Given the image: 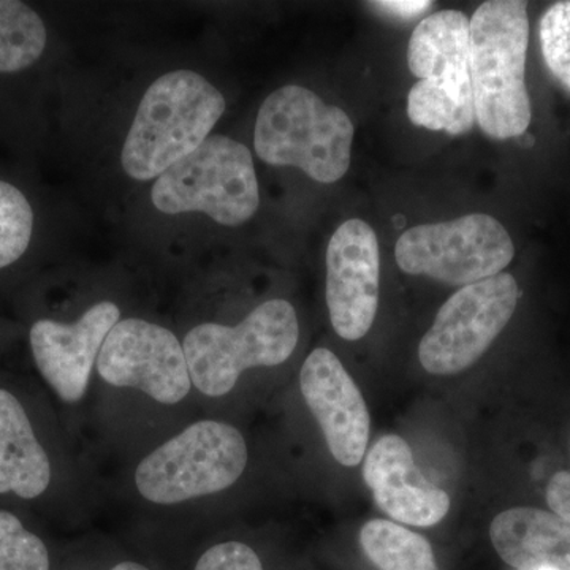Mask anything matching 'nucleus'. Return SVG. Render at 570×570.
<instances>
[{"mask_svg": "<svg viewBox=\"0 0 570 570\" xmlns=\"http://www.w3.org/2000/svg\"><path fill=\"white\" fill-rule=\"evenodd\" d=\"M528 43L527 2L490 0L469 20L475 121L494 140L521 137L530 127L532 107L524 78Z\"/></svg>", "mask_w": 570, "mask_h": 570, "instance_id": "obj_1", "label": "nucleus"}, {"mask_svg": "<svg viewBox=\"0 0 570 570\" xmlns=\"http://www.w3.org/2000/svg\"><path fill=\"white\" fill-rule=\"evenodd\" d=\"M227 108L223 94L193 70L165 73L142 96L121 154L137 181L159 178L209 137Z\"/></svg>", "mask_w": 570, "mask_h": 570, "instance_id": "obj_2", "label": "nucleus"}, {"mask_svg": "<svg viewBox=\"0 0 570 570\" xmlns=\"http://www.w3.org/2000/svg\"><path fill=\"white\" fill-rule=\"evenodd\" d=\"M354 122L343 108L316 92L287 85L269 94L258 110L254 148L273 167H295L314 181L332 184L347 174Z\"/></svg>", "mask_w": 570, "mask_h": 570, "instance_id": "obj_3", "label": "nucleus"}, {"mask_svg": "<svg viewBox=\"0 0 570 570\" xmlns=\"http://www.w3.org/2000/svg\"><path fill=\"white\" fill-rule=\"evenodd\" d=\"M407 66L419 78L407 96L409 119L434 132H469L475 107L466 14L441 10L420 21L409 40Z\"/></svg>", "mask_w": 570, "mask_h": 570, "instance_id": "obj_4", "label": "nucleus"}, {"mask_svg": "<svg viewBox=\"0 0 570 570\" xmlns=\"http://www.w3.org/2000/svg\"><path fill=\"white\" fill-rule=\"evenodd\" d=\"M298 337L295 307L279 298L262 303L235 326H195L183 343L190 381L205 396H225L246 370L287 362Z\"/></svg>", "mask_w": 570, "mask_h": 570, "instance_id": "obj_5", "label": "nucleus"}, {"mask_svg": "<svg viewBox=\"0 0 570 570\" xmlns=\"http://www.w3.org/2000/svg\"><path fill=\"white\" fill-rule=\"evenodd\" d=\"M151 200L164 214L204 213L239 227L261 205L253 154L234 138L213 135L157 178Z\"/></svg>", "mask_w": 570, "mask_h": 570, "instance_id": "obj_6", "label": "nucleus"}, {"mask_svg": "<svg viewBox=\"0 0 570 570\" xmlns=\"http://www.w3.org/2000/svg\"><path fill=\"white\" fill-rule=\"evenodd\" d=\"M249 452L235 426L217 420L193 423L140 461L135 485L146 501L175 505L230 489Z\"/></svg>", "mask_w": 570, "mask_h": 570, "instance_id": "obj_7", "label": "nucleus"}, {"mask_svg": "<svg viewBox=\"0 0 570 570\" xmlns=\"http://www.w3.org/2000/svg\"><path fill=\"white\" fill-rule=\"evenodd\" d=\"M515 246L504 225L474 213L449 223L409 228L396 243L401 272L450 285H469L504 272Z\"/></svg>", "mask_w": 570, "mask_h": 570, "instance_id": "obj_8", "label": "nucleus"}, {"mask_svg": "<svg viewBox=\"0 0 570 570\" xmlns=\"http://www.w3.org/2000/svg\"><path fill=\"white\" fill-rule=\"evenodd\" d=\"M519 299V283L509 273L464 285L442 305L420 341V363L436 376L468 370L508 326Z\"/></svg>", "mask_w": 570, "mask_h": 570, "instance_id": "obj_9", "label": "nucleus"}, {"mask_svg": "<svg viewBox=\"0 0 570 570\" xmlns=\"http://www.w3.org/2000/svg\"><path fill=\"white\" fill-rule=\"evenodd\" d=\"M107 384L141 390L160 404H178L193 389L186 354L178 337L142 318L119 321L97 358Z\"/></svg>", "mask_w": 570, "mask_h": 570, "instance_id": "obj_10", "label": "nucleus"}, {"mask_svg": "<svg viewBox=\"0 0 570 570\" xmlns=\"http://www.w3.org/2000/svg\"><path fill=\"white\" fill-rule=\"evenodd\" d=\"M381 288L376 232L362 219L337 227L326 247V306L337 336L358 341L374 324Z\"/></svg>", "mask_w": 570, "mask_h": 570, "instance_id": "obj_11", "label": "nucleus"}, {"mask_svg": "<svg viewBox=\"0 0 570 570\" xmlns=\"http://www.w3.org/2000/svg\"><path fill=\"white\" fill-rule=\"evenodd\" d=\"M299 387L333 459L346 468L362 463L370 441V412L341 360L328 348L311 352L299 373Z\"/></svg>", "mask_w": 570, "mask_h": 570, "instance_id": "obj_12", "label": "nucleus"}, {"mask_svg": "<svg viewBox=\"0 0 570 570\" xmlns=\"http://www.w3.org/2000/svg\"><path fill=\"white\" fill-rule=\"evenodd\" d=\"M121 311L112 302L86 309L73 324L41 318L31 328V348L41 376L66 403H78L88 392L94 363Z\"/></svg>", "mask_w": 570, "mask_h": 570, "instance_id": "obj_13", "label": "nucleus"}, {"mask_svg": "<svg viewBox=\"0 0 570 570\" xmlns=\"http://www.w3.org/2000/svg\"><path fill=\"white\" fill-rule=\"evenodd\" d=\"M363 479L377 508L400 523L430 528L449 513V494L422 474L412 449L396 434L379 439L371 448Z\"/></svg>", "mask_w": 570, "mask_h": 570, "instance_id": "obj_14", "label": "nucleus"}, {"mask_svg": "<svg viewBox=\"0 0 570 570\" xmlns=\"http://www.w3.org/2000/svg\"><path fill=\"white\" fill-rule=\"evenodd\" d=\"M490 538L502 561L517 570H570V523L532 508L504 510Z\"/></svg>", "mask_w": 570, "mask_h": 570, "instance_id": "obj_15", "label": "nucleus"}, {"mask_svg": "<svg viewBox=\"0 0 570 570\" xmlns=\"http://www.w3.org/2000/svg\"><path fill=\"white\" fill-rule=\"evenodd\" d=\"M51 483V463L14 395L0 389V494L36 499Z\"/></svg>", "mask_w": 570, "mask_h": 570, "instance_id": "obj_16", "label": "nucleus"}, {"mask_svg": "<svg viewBox=\"0 0 570 570\" xmlns=\"http://www.w3.org/2000/svg\"><path fill=\"white\" fill-rule=\"evenodd\" d=\"M360 543L379 570H439L431 543L393 521H367L360 531Z\"/></svg>", "mask_w": 570, "mask_h": 570, "instance_id": "obj_17", "label": "nucleus"}, {"mask_svg": "<svg viewBox=\"0 0 570 570\" xmlns=\"http://www.w3.org/2000/svg\"><path fill=\"white\" fill-rule=\"evenodd\" d=\"M47 40V28L31 7L0 0V73H17L33 66Z\"/></svg>", "mask_w": 570, "mask_h": 570, "instance_id": "obj_18", "label": "nucleus"}, {"mask_svg": "<svg viewBox=\"0 0 570 570\" xmlns=\"http://www.w3.org/2000/svg\"><path fill=\"white\" fill-rule=\"evenodd\" d=\"M33 230V212L20 189L0 181V268L20 261Z\"/></svg>", "mask_w": 570, "mask_h": 570, "instance_id": "obj_19", "label": "nucleus"}, {"mask_svg": "<svg viewBox=\"0 0 570 570\" xmlns=\"http://www.w3.org/2000/svg\"><path fill=\"white\" fill-rule=\"evenodd\" d=\"M0 570H50L43 540L6 510H0Z\"/></svg>", "mask_w": 570, "mask_h": 570, "instance_id": "obj_20", "label": "nucleus"}, {"mask_svg": "<svg viewBox=\"0 0 570 570\" xmlns=\"http://www.w3.org/2000/svg\"><path fill=\"white\" fill-rule=\"evenodd\" d=\"M543 61L570 91V2H557L542 14L539 26Z\"/></svg>", "mask_w": 570, "mask_h": 570, "instance_id": "obj_21", "label": "nucleus"}, {"mask_svg": "<svg viewBox=\"0 0 570 570\" xmlns=\"http://www.w3.org/2000/svg\"><path fill=\"white\" fill-rule=\"evenodd\" d=\"M195 570H264V566L249 546L230 540L206 550Z\"/></svg>", "mask_w": 570, "mask_h": 570, "instance_id": "obj_22", "label": "nucleus"}, {"mask_svg": "<svg viewBox=\"0 0 570 570\" xmlns=\"http://www.w3.org/2000/svg\"><path fill=\"white\" fill-rule=\"evenodd\" d=\"M547 502L554 515L570 523V472H557L551 478L547 487Z\"/></svg>", "mask_w": 570, "mask_h": 570, "instance_id": "obj_23", "label": "nucleus"}, {"mask_svg": "<svg viewBox=\"0 0 570 570\" xmlns=\"http://www.w3.org/2000/svg\"><path fill=\"white\" fill-rule=\"evenodd\" d=\"M370 6L385 11L392 17L401 18V20H412L430 9L433 2L430 0H382V2H371Z\"/></svg>", "mask_w": 570, "mask_h": 570, "instance_id": "obj_24", "label": "nucleus"}, {"mask_svg": "<svg viewBox=\"0 0 570 570\" xmlns=\"http://www.w3.org/2000/svg\"><path fill=\"white\" fill-rule=\"evenodd\" d=\"M110 570H151L145 568V566L137 564V562H121V564L115 566V568Z\"/></svg>", "mask_w": 570, "mask_h": 570, "instance_id": "obj_25", "label": "nucleus"}]
</instances>
